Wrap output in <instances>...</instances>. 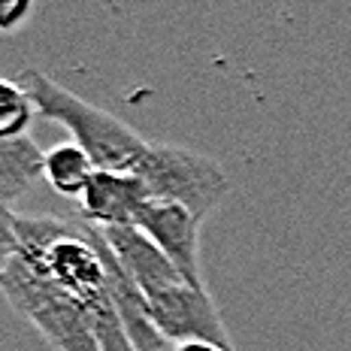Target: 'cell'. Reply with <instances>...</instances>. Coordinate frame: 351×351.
<instances>
[{"label": "cell", "mask_w": 351, "mask_h": 351, "mask_svg": "<svg viewBox=\"0 0 351 351\" xmlns=\"http://www.w3.org/2000/svg\"><path fill=\"white\" fill-rule=\"evenodd\" d=\"M19 252V230H16V212L0 206V276L6 273L10 261Z\"/></svg>", "instance_id": "obj_11"}, {"label": "cell", "mask_w": 351, "mask_h": 351, "mask_svg": "<svg viewBox=\"0 0 351 351\" xmlns=\"http://www.w3.org/2000/svg\"><path fill=\"white\" fill-rule=\"evenodd\" d=\"M46 152L31 136L0 140V206L10 209L19 197L31 191V185L43 176Z\"/></svg>", "instance_id": "obj_8"}, {"label": "cell", "mask_w": 351, "mask_h": 351, "mask_svg": "<svg viewBox=\"0 0 351 351\" xmlns=\"http://www.w3.org/2000/svg\"><path fill=\"white\" fill-rule=\"evenodd\" d=\"M0 291L55 351H104L91 312L49 279L34 252L19 245L16 258L0 276Z\"/></svg>", "instance_id": "obj_2"}, {"label": "cell", "mask_w": 351, "mask_h": 351, "mask_svg": "<svg viewBox=\"0 0 351 351\" xmlns=\"http://www.w3.org/2000/svg\"><path fill=\"white\" fill-rule=\"evenodd\" d=\"M173 351H228V348H218V346H212V342H182V346H176Z\"/></svg>", "instance_id": "obj_13"}, {"label": "cell", "mask_w": 351, "mask_h": 351, "mask_svg": "<svg viewBox=\"0 0 351 351\" xmlns=\"http://www.w3.org/2000/svg\"><path fill=\"white\" fill-rule=\"evenodd\" d=\"M134 176L152 200L179 203L203 221L230 194V176L215 158L176 143H149Z\"/></svg>", "instance_id": "obj_3"}, {"label": "cell", "mask_w": 351, "mask_h": 351, "mask_svg": "<svg viewBox=\"0 0 351 351\" xmlns=\"http://www.w3.org/2000/svg\"><path fill=\"white\" fill-rule=\"evenodd\" d=\"M104 237H106L109 248H112V254L119 258V263L128 269V276L140 285L145 300L188 282L185 276L179 273V267H176L140 228H106Z\"/></svg>", "instance_id": "obj_7"}, {"label": "cell", "mask_w": 351, "mask_h": 351, "mask_svg": "<svg viewBox=\"0 0 351 351\" xmlns=\"http://www.w3.org/2000/svg\"><path fill=\"white\" fill-rule=\"evenodd\" d=\"M21 85L31 94L36 115L61 124L73 136V143L94 160L97 170L112 173H134L149 149V140H143L130 124H124L119 115L88 104L70 88L55 82L43 70H21Z\"/></svg>", "instance_id": "obj_1"}, {"label": "cell", "mask_w": 351, "mask_h": 351, "mask_svg": "<svg viewBox=\"0 0 351 351\" xmlns=\"http://www.w3.org/2000/svg\"><path fill=\"white\" fill-rule=\"evenodd\" d=\"M34 16L31 0H0V31L12 34Z\"/></svg>", "instance_id": "obj_12"}, {"label": "cell", "mask_w": 351, "mask_h": 351, "mask_svg": "<svg viewBox=\"0 0 351 351\" xmlns=\"http://www.w3.org/2000/svg\"><path fill=\"white\" fill-rule=\"evenodd\" d=\"M94 173H97V167H94V160L85 155L82 149H79L76 143H58L55 149L46 152V167H43V176H46V182L52 185L55 194L61 197H82L88 182L94 179Z\"/></svg>", "instance_id": "obj_9"}, {"label": "cell", "mask_w": 351, "mask_h": 351, "mask_svg": "<svg viewBox=\"0 0 351 351\" xmlns=\"http://www.w3.org/2000/svg\"><path fill=\"white\" fill-rule=\"evenodd\" d=\"M149 312L158 333L167 342H212L218 348L233 351L230 330L218 312L215 300L206 288L191 282H182L176 288L149 300Z\"/></svg>", "instance_id": "obj_4"}, {"label": "cell", "mask_w": 351, "mask_h": 351, "mask_svg": "<svg viewBox=\"0 0 351 351\" xmlns=\"http://www.w3.org/2000/svg\"><path fill=\"white\" fill-rule=\"evenodd\" d=\"M152 197L134 173L97 170L79 197V212L94 228H136Z\"/></svg>", "instance_id": "obj_6"}, {"label": "cell", "mask_w": 351, "mask_h": 351, "mask_svg": "<svg viewBox=\"0 0 351 351\" xmlns=\"http://www.w3.org/2000/svg\"><path fill=\"white\" fill-rule=\"evenodd\" d=\"M36 119V106L21 82L0 79V140L27 136V128Z\"/></svg>", "instance_id": "obj_10"}, {"label": "cell", "mask_w": 351, "mask_h": 351, "mask_svg": "<svg viewBox=\"0 0 351 351\" xmlns=\"http://www.w3.org/2000/svg\"><path fill=\"white\" fill-rule=\"evenodd\" d=\"M203 224L206 221H203L200 215H194L191 209L179 206V203L149 200L136 228L179 267V273L185 276L188 282L206 288V282H203V267H200Z\"/></svg>", "instance_id": "obj_5"}]
</instances>
